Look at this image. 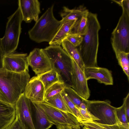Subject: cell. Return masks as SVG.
Here are the masks:
<instances>
[{
    "instance_id": "1",
    "label": "cell",
    "mask_w": 129,
    "mask_h": 129,
    "mask_svg": "<svg viewBox=\"0 0 129 129\" xmlns=\"http://www.w3.org/2000/svg\"><path fill=\"white\" fill-rule=\"evenodd\" d=\"M100 29L97 15L89 12L87 16V30L83 36L82 41L78 48L85 67H98L99 32Z\"/></svg>"
},
{
    "instance_id": "2",
    "label": "cell",
    "mask_w": 129,
    "mask_h": 129,
    "mask_svg": "<svg viewBox=\"0 0 129 129\" xmlns=\"http://www.w3.org/2000/svg\"><path fill=\"white\" fill-rule=\"evenodd\" d=\"M30 79L28 71L17 73L0 69V88L8 104L15 106Z\"/></svg>"
},
{
    "instance_id": "3",
    "label": "cell",
    "mask_w": 129,
    "mask_h": 129,
    "mask_svg": "<svg viewBox=\"0 0 129 129\" xmlns=\"http://www.w3.org/2000/svg\"><path fill=\"white\" fill-rule=\"evenodd\" d=\"M54 5L49 8L28 31L30 38L36 42L49 43L61 25V20H57L53 13Z\"/></svg>"
},
{
    "instance_id": "4",
    "label": "cell",
    "mask_w": 129,
    "mask_h": 129,
    "mask_svg": "<svg viewBox=\"0 0 129 129\" xmlns=\"http://www.w3.org/2000/svg\"><path fill=\"white\" fill-rule=\"evenodd\" d=\"M41 49L50 60L52 69L57 72L67 85L71 87L72 58L60 46L49 45Z\"/></svg>"
},
{
    "instance_id": "5",
    "label": "cell",
    "mask_w": 129,
    "mask_h": 129,
    "mask_svg": "<svg viewBox=\"0 0 129 129\" xmlns=\"http://www.w3.org/2000/svg\"><path fill=\"white\" fill-rule=\"evenodd\" d=\"M23 21L20 8L8 18L5 35L1 42L5 55L14 53L18 44L21 31V24Z\"/></svg>"
},
{
    "instance_id": "6",
    "label": "cell",
    "mask_w": 129,
    "mask_h": 129,
    "mask_svg": "<svg viewBox=\"0 0 129 129\" xmlns=\"http://www.w3.org/2000/svg\"><path fill=\"white\" fill-rule=\"evenodd\" d=\"M84 102L87 110L100 120L94 122L108 125H112L120 122L116 115V108L112 106L109 100L89 101L85 100Z\"/></svg>"
},
{
    "instance_id": "7",
    "label": "cell",
    "mask_w": 129,
    "mask_h": 129,
    "mask_svg": "<svg viewBox=\"0 0 129 129\" xmlns=\"http://www.w3.org/2000/svg\"><path fill=\"white\" fill-rule=\"evenodd\" d=\"M111 39L115 54L119 51L129 53V13L124 10L112 33Z\"/></svg>"
},
{
    "instance_id": "8",
    "label": "cell",
    "mask_w": 129,
    "mask_h": 129,
    "mask_svg": "<svg viewBox=\"0 0 129 129\" xmlns=\"http://www.w3.org/2000/svg\"><path fill=\"white\" fill-rule=\"evenodd\" d=\"M37 103L44 110L50 122L56 126L81 128L80 123L72 114L57 109L44 102Z\"/></svg>"
},
{
    "instance_id": "9",
    "label": "cell",
    "mask_w": 129,
    "mask_h": 129,
    "mask_svg": "<svg viewBox=\"0 0 129 129\" xmlns=\"http://www.w3.org/2000/svg\"><path fill=\"white\" fill-rule=\"evenodd\" d=\"M72 61L71 87L82 97L88 100L90 96V92L84 71L72 58Z\"/></svg>"
},
{
    "instance_id": "10",
    "label": "cell",
    "mask_w": 129,
    "mask_h": 129,
    "mask_svg": "<svg viewBox=\"0 0 129 129\" xmlns=\"http://www.w3.org/2000/svg\"><path fill=\"white\" fill-rule=\"evenodd\" d=\"M27 58L29 65L37 76L52 69L50 60L41 49H34L27 56Z\"/></svg>"
},
{
    "instance_id": "11",
    "label": "cell",
    "mask_w": 129,
    "mask_h": 129,
    "mask_svg": "<svg viewBox=\"0 0 129 129\" xmlns=\"http://www.w3.org/2000/svg\"><path fill=\"white\" fill-rule=\"evenodd\" d=\"M31 102L24 93L21 95L15 105L16 116L23 129H35L30 112Z\"/></svg>"
},
{
    "instance_id": "12",
    "label": "cell",
    "mask_w": 129,
    "mask_h": 129,
    "mask_svg": "<svg viewBox=\"0 0 129 129\" xmlns=\"http://www.w3.org/2000/svg\"><path fill=\"white\" fill-rule=\"evenodd\" d=\"M26 53H13L5 55L3 60V68L6 70L17 73L29 71V64Z\"/></svg>"
},
{
    "instance_id": "13",
    "label": "cell",
    "mask_w": 129,
    "mask_h": 129,
    "mask_svg": "<svg viewBox=\"0 0 129 129\" xmlns=\"http://www.w3.org/2000/svg\"><path fill=\"white\" fill-rule=\"evenodd\" d=\"M18 3L23 21L29 23L32 20L36 22L38 20L41 12L40 3L38 0H19Z\"/></svg>"
},
{
    "instance_id": "14",
    "label": "cell",
    "mask_w": 129,
    "mask_h": 129,
    "mask_svg": "<svg viewBox=\"0 0 129 129\" xmlns=\"http://www.w3.org/2000/svg\"><path fill=\"white\" fill-rule=\"evenodd\" d=\"M45 89L42 82L36 76L30 79L24 92L25 96L32 102H44Z\"/></svg>"
},
{
    "instance_id": "15",
    "label": "cell",
    "mask_w": 129,
    "mask_h": 129,
    "mask_svg": "<svg viewBox=\"0 0 129 129\" xmlns=\"http://www.w3.org/2000/svg\"><path fill=\"white\" fill-rule=\"evenodd\" d=\"M84 72L87 80L94 79L105 85L113 84L112 72L107 68L98 67H85Z\"/></svg>"
},
{
    "instance_id": "16",
    "label": "cell",
    "mask_w": 129,
    "mask_h": 129,
    "mask_svg": "<svg viewBox=\"0 0 129 129\" xmlns=\"http://www.w3.org/2000/svg\"><path fill=\"white\" fill-rule=\"evenodd\" d=\"M30 112L35 129H49L53 125L48 120L44 110L37 103L31 102Z\"/></svg>"
},
{
    "instance_id": "17",
    "label": "cell",
    "mask_w": 129,
    "mask_h": 129,
    "mask_svg": "<svg viewBox=\"0 0 129 129\" xmlns=\"http://www.w3.org/2000/svg\"><path fill=\"white\" fill-rule=\"evenodd\" d=\"M16 116L15 106L0 100V129H6Z\"/></svg>"
},
{
    "instance_id": "18",
    "label": "cell",
    "mask_w": 129,
    "mask_h": 129,
    "mask_svg": "<svg viewBox=\"0 0 129 129\" xmlns=\"http://www.w3.org/2000/svg\"><path fill=\"white\" fill-rule=\"evenodd\" d=\"M89 12L86 8L82 5L72 9L64 6L63 11L60 13L62 18L61 20V25L70 21H76L83 15Z\"/></svg>"
},
{
    "instance_id": "19",
    "label": "cell",
    "mask_w": 129,
    "mask_h": 129,
    "mask_svg": "<svg viewBox=\"0 0 129 129\" xmlns=\"http://www.w3.org/2000/svg\"><path fill=\"white\" fill-rule=\"evenodd\" d=\"M76 21H70L62 24L53 38L49 43V45L60 46L62 41L70 33Z\"/></svg>"
},
{
    "instance_id": "20",
    "label": "cell",
    "mask_w": 129,
    "mask_h": 129,
    "mask_svg": "<svg viewBox=\"0 0 129 129\" xmlns=\"http://www.w3.org/2000/svg\"><path fill=\"white\" fill-rule=\"evenodd\" d=\"M61 45L62 48L73 59L79 67L84 71L85 68L77 47H75L67 40L62 41Z\"/></svg>"
},
{
    "instance_id": "21",
    "label": "cell",
    "mask_w": 129,
    "mask_h": 129,
    "mask_svg": "<svg viewBox=\"0 0 129 129\" xmlns=\"http://www.w3.org/2000/svg\"><path fill=\"white\" fill-rule=\"evenodd\" d=\"M37 77L43 83L45 91L55 83L59 81H63L57 72L53 69Z\"/></svg>"
},
{
    "instance_id": "22",
    "label": "cell",
    "mask_w": 129,
    "mask_h": 129,
    "mask_svg": "<svg viewBox=\"0 0 129 129\" xmlns=\"http://www.w3.org/2000/svg\"><path fill=\"white\" fill-rule=\"evenodd\" d=\"M61 93L44 99V102L57 109L73 114L65 104Z\"/></svg>"
},
{
    "instance_id": "23",
    "label": "cell",
    "mask_w": 129,
    "mask_h": 129,
    "mask_svg": "<svg viewBox=\"0 0 129 129\" xmlns=\"http://www.w3.org/2000/svg\"><path fill=\"white\" fill-rule=\"evenodd\" d=\"M88 13L84 15L76 21L70 34H77L82 36L85 34L87 29Z\"/></svg>"
},
{
    "instance_id": "24",
    "label": "cell",
    "mask_w": 129,
    "mask_h": 129,
    "mask_svg": "<svg viewBox=\"0 0 129 129\" xmlns=\"http://www.w3.org/2000/svg\"><path fill=\"white\" fill-rule=\"evenodd\" d=\"M61 93L65 104L80 124L89 122L83 117L76 106L68 98L64 90Z\"/></svg>"
},
{
    "instance_id": "25",
    "label": "cell",
    "mask_w": 129,
    "mask_h": 129,
    "mask_svg": "<svg viewBox=\"0 0 129 129\" xmlns=\"http://www.w3.org/2000/svg\"><path fill=\"white\" fill-rule=\"evenodd\" d=\"M119 64L122 68L129 81V53L119 51L115 54Z\"/></svg>"
},
{
    "instance_id": "26",
    "label": "cell",
    "mask_w": 129,
    "mask_h": 129,
    "mask_svg": "<svg viewBox=\"0 0 129 129\" xmlns=\"http://www.w3.org/2000/svg\"><path fill=\"white\" fill-rule=\"evenodd\" d=\"M66 85L65 83L62 81L58 82L53 84L45 90L44 99L61 93L64 90Z\"/></svg>"
},
{
    "instance_id": "27",
    "label": "cell",
    "mask_w": 129,
    "mask_h": 129,
    "mask_svg": "<svg viewBox=\"0 0 129 129\" xmlns=\"http://www.w3.org/2000/svg\"><path fill=\"white\" fill-rule=\"evenodd\" d=\"M64 91L69 99L77 107H80L85 99L79 95L71 87L66 85Z\"/></svg>"
},
{
    "instance_id": "28",
    "label": "cell",
    "mask_w": 129,
    "mask_h": 129,
    "mask_svg": "<svg viewBox=\"0 0 129 129\" xmlns=\"http://www.w3.org/2000/svg\"><path fill=\"white\" fill-rule=\"evenodd\" d=\"M83 39V36L81 35L70 34L67 36L65 40L68 41L74 46L78 47L81 44Z\"/></svg>"
},
{
    "instance_id": "29",
    "label": "cell",
    "mask_w": 129,
    "mask_h": 129,
    "mask_svg": "<svg viewBox=\"0 0 129 129\" xmlns=\"http://www.w3.org/2000/svg\"><path fill=\"white\" fill-rule=\"evenodd\" d=\"M116 114L119 122L124 124H129L127 120L125 108L124 104L123 103L120 107L116 108Z\"/></svg>"
},
{
    "instance_id": "30",
    "label": "cell",
    "mask_w": 129,
    "mask_h": 129,
    "mask_svg": "<svg viewBox=\"0 0 129 129\" xmlns=\"http://www.w3.org/2000/svg\"><path fill=\"white\" fill-rule=\"evenodd\" d=\"M94 122L102 129H129V124H126L120 122L112 125H108Z\"/></svg>"
},
{
    "instance_id": "31",
    "label": "cell",
    "mask_w": 129,
    "mask_h": 129,
    "mask_svg": "<svg viewBox=\"0 0 129 129\" xmlns=\"http://www.w3.org/2000/svg\"><path fill=\"white\" fill-rule=\"evenodd\" d=\"M77 107L83 117L87 120L89 122H94L96 121L100 120L98 118L90 113L87 109H83Z\"/></svg>"
},
{
    "instance_id": "32",
    "label": "cell",
    "mask_w": 129,
    "mask_h": 129,
    "mask_svg": "<svg viewBox=\"0 0 129 129\" xmlns=\"http://www.w3.org/2000/svg\"><path fill=\"white\" fill-rule=\"evenodd\" d=\"M82 129H102L93 122L83 123L80 124Z\"/></svg>"
},
{
    "instance_id": "33",
    "label": "cell",
    "mask_w": 129,
    "mask_h": 129,
    "mask_svg": "<svg viewBox=\"0 0 129 129\" xmlns=\"http://www.w3.org/2000/svg\"><path fill=\"white\" fill-rule=\"evenodd\" d=\"M6 129H23L17 117H16L12 122Z\"/></svg>"
},
{
    "instance_id": "34",
    "label": "cell",
    "mask_w": 129,
    "mask_h": 129,
    "mask_svg": "<svg viewBox=\"0 0 129 129\" xmlns=\"http://www.w3.org/2000/svg\"><path fill=\"white\" fill-rule=\"evenodd\" d=\"M120 6L122 9L125 10L129 13V1L122 0L120 1L113 0Z\"/></svg>"
},
{
    "instance_id": "35",
    "label": "cell",
    "mask_w": 129,
    "mask_h": 129,
    "mask_svg": "<svg viewBox=\"0 0 129 129\" xmlns=\"http://www.w3.org/2000/svg\"><path fill=\"white\" fill-rule=\"evenodd\" d=\"M127 120L129 122V93L123 99Z\"/></svg>"
},
{
    "instance_id": "36",
    "label": "cell",
    "mask_w": 129,
    "mask_h": 129,
    "mask_svg": "<svg viewBox=\"0 0 129 129\" xmlns=\"http://www.w3.org/2000/svg\"><path fill=\"white\" fill-rule=\"evenodd\" d=\"M5 56L2 48L0 38V69L3 68V60Z\"/></svg>"
},
{
    "instance_id": "37",
    "label": "cell",
    "mask_w": 129,
    "mask_h": 129,
    "mask_svg": "<svg viewBox=\"0 0 129 129\" xmlns=\"http://www.w3.org/2000/svg\"><path fill=\"white\" fill-rule=\"evenodd\" d=\"M56 127L57 129H82L81 128H77L66 126H57Z\"/></svg>"
},
{
    "instance_id": "38",
    "label": "cell",
    "mask_w": 129,
    "mask_h": 129,
    "mask_svg": "<svg viewBox=\"0 0 129 129\" xmlns=\"http://www.w3.org/2000/svg\"><path fill=\"white\" fill-rule=\"evenodd\" d=\"M0 100L5 102L6 103H8V102L5 98V96L1 90L0 88Z\"/></svg>"
}]
</instances>
